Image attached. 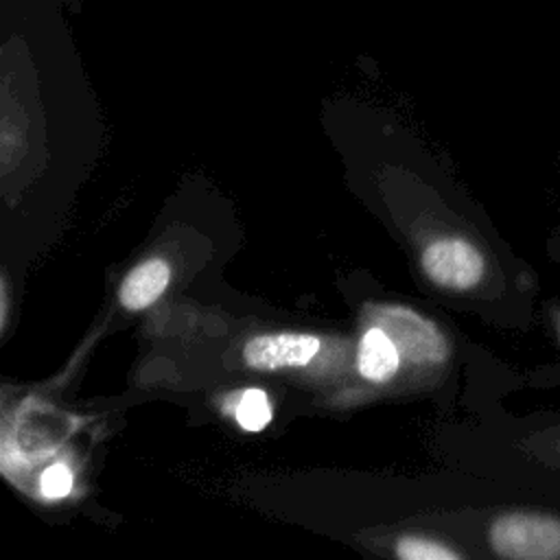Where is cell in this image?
Returning a JSON list of instances; mask_svg holds the SVG:
<instances>
[{
    "instance_id": "4",
    "label": "cell",
    "mask_w": 560,
    "mask_h": 560,
    "mask_svg": "<svg viewBox=\"0 0 560 560\" xmlns=\"http://www.w3.org/2000/svg\"><path fill=\"white\" fill-rule=\"evenodd\" d=\"M319 352V339L304 332L258 335L245 343L243 359L254 370L306 365Z\"/></svg>"
},
{
    "instance_id": "6",
    "label": "cell",
    "mask_w": 560,
    "mask_h": 560,
    "mask_svg": "<svg viewBox=\"0 0 560 560\" xmlns=\"http://www.w3.org/2000/svg\"><path fill=\"white\" fill-rule=\"evenodd\" d=\"M168 280H171L168 265L160 258H151L147 262H140L136 269L127 273V278L120 284L118 300L129 311L147 308L164 293Z\"/></svg>"
},
{
    "instance_id": "1",
    "label": "cell",
    "mask_w": 560,
    "mask_h": 560,
    "mask_svg": "<svg viewBox=\"0 0 560 560\" xmlns=\"http://www.w3.org/2000/svg\"><path fill=\"white\" fill-rule=\"evenodd\" d=\"M488 545L501 558L558 560L560 558V510H510L488 527Z\"/></svg>"
},
{
    "instance_id": "2",
    "label": "cell",
    "mask_w": 560,
    "mask_h": 560,
    "mask_svg": "<svg viewBox=\"0 0 560 560\" xmlns=\"http://www.w3.org/2000/svg\"><path fill=\"white\" fill-rule=\"evenodd\" d=\"M372 319L374 326H381L387 332L398 352L413 363H442L448 357L444 335L429 319L409 308H376Z\"/></svg>"
},
{
    "instance_id": "12",
    "label": "cell",
    "mask_w": 560,
    "mask_h": 560,
    "mask_svg": "<svg viewBox=\"0 0 560 560\" xmlns=\"http://www.w3.org/2000/svg\"><path fill=\"white\" fill-rule=\"evenodd\" d=\"M63 7H68V9H72V11H77L79 9V4H81V0H59Z\"/></svg>"
},
{
    "instance_id": "3",
    "label": "cell",
    "mask_w": 560,
    "mask_h": 560,
    "mask_svg": "<svg viewBox=\"0 0 560 560\" xmlns=\"http://www.w3.org/2000/svg\"><path fill=\"white\" fill-rule=\"evenodd\" d=\"M422 269L438 287L470 291L486 278V258L477 245L448 236L433 241L422 252Z\"/></svg>"
},
{
    "instance_id": "13",
    "label": "cell",
    "mask_w": 560,
    "mask_h": 560,
    "mask_svg": "<svg viewBox=\"0 0 560 560\" xmlns=\"http://www.w3.org/2000/svg\"><path fill=\"white\" fill-rule=\"evenodd\" d=\"M556 326H558V337H560V315L556 317Z\"/></svg>"
},
{
    "instance_id": "11",
    "label": "cell",
    "mask_w": 560,
    "mask_h": 560,
    "mask_svg": "<svg viewBox=\"0 0 560 560\" xmlns=\"http://www.w3.org/2000/svg\"><path fill=\"white\" fill-rule=\"evenodd\" d=\"M549 254H551L556 260H560V221H558L553 234L549 236Z\"/></svg>"
},
{
    "instance_id": "5",
    "label": "cell",
    "mask_w": 560,
    "mask_h": 560,
    "mask_svg": "<svg viewBox=\"0 0 560 560\" xmlns=\"http://www.w3.org/2000/svg\"><path fill=\"white\" fill-rule=\"evenodd\" d=\"M523 444L540 477L542 501L560 510V411H542Z\"/></svg>"
},
{
    "instance_id": "10",
    "label": "cell",
    "mask_w": 560,
    "mask_h": 560,
    "mask_svg": "<svg viewBox=\"0 0 560 560\" xmlns=\"http://www.w3.org/2000/svg\"><path fill=\"white\" fill-rule=\"evenodd\" d=\"M39 486H42V492L50 499L66 497L72 488V472L66 464H55L44 470Z\"/></svg>"
},
{
    "instance_id": "9",
    "label": "cell",
    "mask_w": 560,
    "mask_h": 560,
    "mask_svg": "<svg viewBox=\"0 0 560 560\" xmlns=\"http://www.w3.org/2000/svg\"><path fill=\"white\" fill-rule=\"evenodd\" d=\"M396 553L402 560H455L459 558L457 551L448 549L446 545L429 538H416V536H405L396 545Z\"/></svg>"
},
{
    "instance_id": "7",
    "label": "cell",
    "mask_w": 560,
    "mask_h": 560,
    "mask_svg": "<svg viewBox=\"0 0 560 560\" xmlns=\"http://www.w3.org/2000/svg\"><path fill=\"white\" fill-rule=\"evenodd\" d=\"M400 352L394 346V341L387 337V332L381 326H372L363 332L359 352H357V365L359 372L374 383L389 381L394 372L398 370Z\"/></svg>"
},
{
    "instance_id": "8",
    "label": "cell",
    "mask_w": 560,
    "mask_h": 560,
    "mask_svg": "<svg viewBox=\"0 0 560 560\" xmlns=\"http://www.w3.org/2000/svg\"><path fill=\"white\" fill-rule=\"evenodd\" d=\"M236 422L245 431H262L271 422V405L262 389L243 392L236 405Z\"/></svg>"
}]
</instances>
